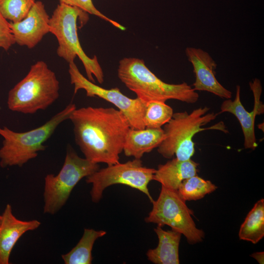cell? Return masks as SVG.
<instances>
[{
  "instance_id": "cb8c5ba5",
  "label": "cell",
  "mask_w": 264,
  "mask_h": 264,
  "mask_svg": "<svg viewBox=\"0 0 264 264\" xmlns=\"http://www.w3.org/2000/svg\"><path fill=\"white\" fill-rule=\"evenodd\" d=\"M14 44L15 41L10 27V23L0 12V48L7 51Z\"/></svg>"
},
{
  "instance_id": "7a4b0ae2",
  "label": "cell",
  "mask_w": 264,
  "mask_h": 264,
  "mask_svg": "<svg viewBox=\"0 0 264 264\" xmlns=\"http://www.w3.org/2000/svg\"><path fill=\"white\" fill-rule=\"evenodd\" d=\"M117 75L126 87L145 103L151 100L166 102L173 99L193 104L199 98L196 91L185 82L171 84L162 81L146 66L143 60L138 58L121 59Z\"/></svg>"
},
{
  "instance_id": "30bf717a",
  "label": "cell",
  "mask_w": 264,
  "mask_h": 264,
  "mask_svg": "<svg viewBox=\"0 0 264 264\" xmlns=\"http://www.w3.org/2000/svg\"><path fill=\"white\" fill-rule=\"evenodd\" d=\"M70 83L74 85V94L84 89L89 97H98L114 105L126 117L131 128H145L143 117L146 103L140 99L130 98L123 94L117 88L106 89L96 85L86 78L74 62L69 64Z\"/></svg>"
},
{
  "instance_id": "7c38bea8",
  "label": "cell",
  "mask_w": 264,
  "mask_h": 264,
  "mask_svg": "<svg viewBox=\"0 0 264 264\" xmlns=\"http://www.w3.org/2000/svg\"><path fill=\"white\" fill-rule=\"evenodd\" d=\"M185 54L193 67L195 81L193 84L195 91H205L221 98L231 99L232 92L217 79V64L210 54L201 48L187 47Z\"/></svg>"
},
{
  "instance_id": "d6986e66",
  "label": "cell",
  "mask_w": 264,
  "mask_h": 264,
  "mask_svg": "<svg viewBox=\"0 0 264 264\" xmlns=\"http://www.w3.org/2000/svg\"><path fill=\"white\" fill-rule=\"evenodd\" d=\"M264 236V199L259 200L249 211L242 224L239 232L240 240L258 243Z\"/></svg>"
},
{
  "instance_id": "9c48e42d",
  "label": "cell",
  "mask_w": 264,
  "mask_h": 264,
  "mask_svg": "<svg viewBox=\"0 0 264 264\" xmlns=\"http://www.w3.org/2000/svg\"><path fill=\"white\" fill-rule=\"evenodd\" d=\"M155 169L143 166L140 159L134 158L125 163H118L98 169L86 177V181L92 185L90 194L93 202L102 198L104 190L114 184H123L145 194L151 202L154 200L148 189L153 180Z\"/></svg>"
},
{
  "instance_id": "603a6c76",
  "label": "cell",
  "mask_w": 264,
  "mask_h": 264,
  "mask_svg": "<svg viewBox=\"0 0 264 264\" xmlns=\"http://www.w3.org/2000/svg\"><path fill=\"white\" fill-rule=\"evenodd\" d=\"M60 3H64L76 7L87 13L95 15L110 22L115 27L121 30H125V27L104 15L94 6L92 0H58Z\"/></svg>"
},
{
  "instance_id": "9a60e30c",
  "label": "cell",
  "mask_w": 264,
  "mask_h": 264,
  "mask_svg": "<svg viewBox=\"0 0 264 264\" xmlns=\"http://www.w3.org/2000/svg\"><path fill=\"white\" fill-rule=\"evenodd\" d=\"M165 138L163 129L130 128L126 135L123 151L127 156L141 159L144 154L157 148Z\"/></svg>"
},
{
  "instance_id": "8fae6325",
  "label": "cell",
  "mask_w": 264,
  "mask_h": 264,
  "mask_svg": "<svg viewBox=\"0 0 264 264\" xmlns=\"http://www.w3.org/2000/svg\"><path fill=\"white\" fill-rule=\"evenodd\" d=\"M250 88L252 91L254 104L253 110L249 112L247 111L241 101V88L236 86V92L235 99H226L220 106L219 113L229 112L233 114L238 120L244 136V147L245 149L254 150L258 146L255 133V121L257 115L263 114L264 105L261 101L262 93V86L260 80L255 78L249 82Z\"/></svg>"
},
{
  "instance_id": "7402d4cb",
  "label": "cell",
  "mask_w": 264,
  "mask_h": 264,
  "mask_svg": "<svg viewBox=\"0 0 264 264\" xmlns=\"http://www.w3.org/2000/svg\"><path fill=\"white\" fill-rule=\"evenodd\" d=\"M35 0H0V12L11 22L23 19L34 4Z\"/></svg>"
},
{
  "instance_id": "484cf974",
  "label": "cell",
  "mask_w": 264,
  "mask_h": 264,
  "mask_svg": "<svg viewBox=\"0 0 264 264\" xmlns=\"http://www.w3.org/2000/svg\"><path fill=\"white\" fill-rule=\"evenodd\" d=\"M1 220V215H0V222Z\"/></svg>"
},
{
  "instance_id": "ffe728a7",
  "label": "cell",
  "mask_w": 264,
  "mask_h": 264,
  "mask_svg": "<svg viewBox=\"0 0 264 264\" xmlns=\"http://www.w3.org/2000/svg\"><path fill=\"white\" fill-rule=\"evenodd\" d=\"M217 188L211 181L195 175L184 180L177 192L185 201L197 200L213 192Z\"/></svg>"
},
{
  "instance_id": "2e32d148",
  "label": "cell",
  "mask_w": 264,
  "mask_h": 264,
  "mask_svg": "<svg viewBox=\"0 0 264 264\" xmlns=\"http://www.w3.org/2000/svg\"><path fill=\"white\" fill-rule=\"evenodd\" d=\"M198 165V163L191 159L180 160L175 157L164 164L158 165L153 180L165 188L177 191L184 180L197 175Z\"/></svg>"
},
{
  "instance_id": "e0dca14e",
  "label": "cell",
  "mask_w": 264,
  "mask_h": 264,
  "mask_svg": "<svg viewBox=\"0 0 264 264\" xmlns=\"http://www.w3.org/2000/svg\"><path fill=\"white\" fill-rule=\"evenodd\" d=\"M158 239L157 246L148 250V259L155 264H178L179 246L182 234L173 229L164 230L157 225L154 229Z\"/></svg>"
},
{
  "instance_id": "6da1fadb",
  "label": "cell",
  "mask_w": 264,
  "mask_h": 264,
  "mask_svg": "<svg viewBox=\"0 0 264 264\" xmlns=\"http://www.w3.org/2000/svg\"><path fill=\"white\" fill-rule=\"evenodd\" d=\"M70 120L76 144L85 158L111 165L119 162L127 133L131 128L125 115L113 108L76 109Z\"/></svg>"
},
{
  "instance_id": "277c9868",
  "label": "cell",
  "mask_w": 264,
  "mask_h": 264,
  "mask_svg": "<svg viewBox=\"0 0 264 264\" xmlns=\"http://www.w3.org/2000/svg\"><path fill=\"white\" fill-rule=\"evenodd\" d=\"M76 109L74 104H69L43 125L27 132H17L0 127V135L3 138L0 148V166L21 167L36 157L39 152L45 150L44 144L62 122L69 119Z\"/></svg>"
},
{
  "instance_id": "8992f818",
  "label": "cell",
  "mask_w": 264,
  "mask_h": 264,
  "mask_svg": "<svg viewBox=\"0 0 264 264\" xmlns=\"http://www.w3.org/2000/svg\"><path fill=\"white\" fill-rule=\"evenodd\" d=\"M59 89V82L54 72L45 62L39 61L9 91L8 108L23 114L45 110L58 98Z\"/></svg>"
},
{
  "instance_id": "4fadbf2b",
  "label": "cell",
  "mask_w": 264,
  "mask_h": 264,
  "mask_svg": "<svg viewBox=\"0 0 264 264\" xmlns=\"http://www.w3.org/2000/svg\"><path fill=\"white\" fill-rule=\"evenodd\" d=\"M50 17L41 1H36L27 16L20 22H9L15 44L31 49L50 33Z\"/></svg>"
},
{
  "instance_id": "ba28073f",
  "label": "cell",
  "mask_w": 264,
  "mask_h": 264,
  "mask_svg": "<svg viewBox=\"0 0 264 264\" xmlns=\"http://www.w3.org/2000/svg\"><path fill=\"white\" fill-rule=\"evenodd\" d=\"M152 203L153 208L145 219L147 223H156L161 227L168 225L183 235L190 244L202 241L205 237L204 231L197 227L192 218L193 211L176 191L161 186L157 199Z\"/></svg>"
},
{
  "instance_id": "d4e9b609",
  "label": "cell",
  "mask_w": 264,
  "mask_h": 264,
  "mask_svg": "<svg viewBox=\"0 0 264 264\" xmlns=\"http://www.w3.org/2000/svg\"><path fill=\"white\" fill-rule=\"evenodd\" d=\"M250 256L255 259L259 264H264V252H255L251 254Z\"/></svg>"
},
{
  "instance_id": "52a82bcc",
  "label": "cell",
  "mask_w": 264,
  "mask_h": 264,
  "mask_svg": "<svg viewBox=\"0 0 264 264\" xmlns=\"http://www.w3.org/2000/svg\"><path fill=\"white\" fill-rule=\"evenodd\" d=\"M98 169V163L82 158L72 148H67L59 173L48 174L44 177V213L54 215L58 212L78 182Z\"/></svg>"
},
{
  "instance_id": "5b68a950",
  "label": "cell",
  "mask_w": 264,
  "mask_h": 264,
  "mask_svg": "<svg viewBox=\"0 0 264 264\" xmlns=\"http://www.w3.org/2000/svg\"><path fill=\"white\" fill-rule=\"evenodd\" d=\"M80 18L84 23L88 20L87 13L79 8L60 3L50 17V33L56 38L58 46L57 54L68 64L74 62L78 57L84 66L88 79L94 83L104 82V73L96 56L89 57L83 50L79 40L77 21Z\"/></svg>"
},
{
  "instance_id": "3957f363",
  "label": "cell",
  "mask_w": 264,
  "mask_h": 264,
  "mask_svg": "<svg viewBox=\"0 0 264 264\" xmlns=\"http://www.w3.org/2000/svg\"><path fill=\"white\" fill-rule=\"evenodd\" d=\"M210 108L200 107L190 113L186 111L174 113L171 119L163 127L165 138L157 147L163 157L171 159L175 155L180 160L191 159L194 155L193 137L197 133L208 130H217L225 133L228 131L222 121L209 127H202L216 118L219 112L209 113Z\"/></svg>"
},
{
  "instance_id": "ac0fdd59",
  "label": "cell",
  "mask_w": 264,
  "mask_h": 264,
  "mask_svg": "<svg viewBox=\"0 0 264 264\" xmlns=\"http://www.w3.org/2000/svg\"><path fill=\"white\" fill-rule=\"evenodd\" d=\"M107 232L85 229L82 237L69 252L63 254L65 264H90L92 260V250L96 240L105 236Z\"/></svg>"
},
{
  "instance_id": "44dd1931",
  "label": "cell",
  "mask_w": 264,
  "mask_h": 264,
  "mask_svg": "<svg viewBox=\"0 0 264 264\" xmlns=\"http://www.w3.org/2000/svg\"><path fill=\"white\" fill-rule=\"evenodd\" d=\"M173 113V109L165 102L151 100L147 102L143 117L145 128H161L169 121Z\"/></svg>"
},
{
  "instance_id": "5bb4252c",
  "label": "cell",
  "mask_w": 264,
  "mask_h": 264,
  "mask_svg": "<svg viewBox=\"0 0 264 264\" xmlns=\"http://www.w3.org/2000/svg\"><path fill=\"white\" fill-rule=\"evenodd\" d=\"M41 222L37 220H22L13 214L7 204L0 222V264H9L11 251L20 238L26 232L38 228Z\"/></svg>"
}]
</instances>
